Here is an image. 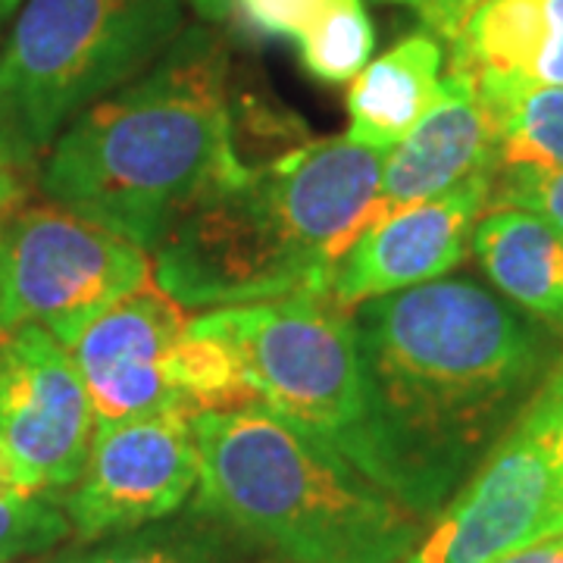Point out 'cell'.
<instances>
[{
    "instance_id": "d6986e66",
    "label": "cell",
    "mask_w": 563,
    "mask_h": 563,
    "mask_svg": "<svg viewBox=\"0 0 563 563\" xmlns=\"http://www.w3.org/2000/svg\"><path fill=\"white\" fill-rule=\"evenodd\" d=\"M166 379L176 407L191 420L203 413H225L257 404V391L229 344L188 322L181 339L169 347Z\"/></svg>"
},
{
    "instance_id": "8992f818",
    "label": "cell",
    "mask_w": 563,
    "mask_h": 563,
    "mask_svg": "<svg viewBox=\"0 0 563 563\" xmlns=\"http://www.w3.org/2000/svg\"><path fill=\"white\" fill-rule=\"evenodd\" d=\"M188 322L239 354L263 407L369 473V404L351 307L329 291H307L203 310Z\"/></svg>"
},
{
    "instance_id": "5bb4252c",
    "label": "cell",
    "mask_w": 563,
    "mask_h": 563,
    "mask_svg": "<svg viewBox=\"0 0 563 563\" xmlns=\"http://www.w3.org/2000/svg\"><path fill=\"white\" fill-rule=\"evenodd\" d=\"M448 69L479 91L504 85L563 88V0H483L448 41Z\"/></svg>"
},
{
    "instance_id": "83f0119b",
    "label": "cell",
    "mask_w": 563,
    "mask_h": 563,
    "mask_svg": "<svg viewBox=\"0 0 563 563\" xmlns=\"http://www.w3.org/2000/svg\"><path fill=\"white\" fill-rule=\"evenodd\" d=\"M191 7H195L198 16L207 22L229 20V0H191Z\"/></svg>"
},
{
    "instance_id": "484cf974",
    "label": "cell",
    "mask_w": 563,
    "mask_h": 563,
    "mask_svg": "<svg viewBox=\"0 0 563 563\" xmlns=\"http://www.w3.org/2000/svg\"><path fill=\"white\" fill-rule=\"evenodd\" d=\"M32 181H38V176L25 169L20 161H13L10 151L0 144V222L25 203Z\"/></svg>"
},
{
    "instance_id": "277c9868",
    "label": "cell",
    "mask_w": 563,
    "mask_h": 563,
    "mask_svg": "<svg viewBox=\"0 0 563 563\" xmlns=\"http://www.w3.org/2000/svg\"><path fill=\"white\" fill-rule=\"evenodd\" d=\"M198 504L282 563H404L426 514L261 401L191 420Z\"/></svg>"
},
{
    "instance_id": "d4e9b609",
    "label": "cell",
    "mask_w": 563,
    "mask_h": 563,
    "mask_svg": "<svg viewBox=\"0 0 563 563\" xmlns=\"http://www.w3.org/2000/svg\"><path fill=\"white\" fill-rule=\"evenodd\" d=\"M476 3L483 0H417V10L426 22V32H432L442 44H448Z\"/></svg>"
},
{
    "instance_id": "d6a6232c",
    "label": "cell",
    "mask_w": 563,
    "mask_h": 563,
    "mask_svg": "<svg viewBox=\"0 0 563 563\" xmlns=\"http://www.w3.org/2000/svg\"><path fill=\"white\" fill-rule=\"evenodd\" d=\"M0 335H3V332H0Z\"/></svg>"
},
{
    "instance_id": "ffe728a7",
    "label": "cell",
    "mask_w": 563,
    "mask_h": 563,
    "mask_svg": "<svg viewBox=\"0 0 563 563\" xmlns=\"http://www.w3.org/2000/svg\"><path fill=\"white\" fill-rule=\"evenodd\" d=\"M298 44L303 69L325 85L351 81L373 57V20L363 0H322L320 13L307 25Z\"/></svg>"
},
{
    "instance_id": "7c38bea8",
    "label": "cell",
    "mask_w": 563,
    "mask_h": 563,
    "mask_svg": "<svg viewBox=\"0 0 563 563\" xmlns=\"http://www.w3.org/2000/svg\"><path fill=\"white\" fill-rule=\"evenodd\" d=\"M185 329V307L151 279L110 303L66 344L98 426L179 410L166 379V357Z\"/></svg>"
},
{
    "instance_id": "f546056e",
    "label": "cell",
    "mask_w": 563,
    "mask_h": 563,
    "mask_svg": "<svg viewBox=\"0 0 563 563\" xmlns=\"http://www.w3.org/2000/svg\"><path fill=\"white\" fill-rule=\"evenodd\" d=\"M554 563H563V542L561 548H558V554H554Z\"/></svg>"
},
{
    "instance_id": "4dcf8cb0",
    "label": "cell",
    "mask_w": 563,
    "mask_h": 563,
    "mask_svg": "<svg viewBox=\"0 0 563 563\" xmlns=\"http://www.w3.org/2000/svg\"><path fill=\"white\" fill-rule=\"evenodd\" d=\"M0 563H20V561H0ZM25 563H51V558H47V561H35V558H32V561H25Z\"/></svg>"
},
{
    "instance_id": "ba28073f",
    "label": "cell",
    "mask_w": 563,
    "mask_h": 563,
    "mask_svg": "<svg viewBox=\"0 0 563 563\" xmlns=\"http://www.w3.org/2000/svg\"><path fill=\"white\" fill-rule=\"evenodd\" d=\"M201 485L191 417L161 410L98 426L91 454L60 507L81 544L135 532L179 514Z\"/></svg>"
},
{
    "instance_id": "7a4b0ae2",
    "label": "cell",
    "mask_w": 563,
    "mask_h": 563,
    "mask_svg": "<svg viewBox=\"0 0 563 563\" xmlns=\"http://www.w3.org/2000/svg\"><path fill=\"white\" fill-rule=\"evenodd\" d=\"M242 166L229 51L213 32L188 29L63 129L41 161L38 188L151 254L191 203Z\"/></svg>"
},
{
    "instance_id": "8fae6325",
    "label": "cell",
    "mask_w": 563,
    "mask_h": 563,
    "mask_svg": "<svg viewBox=\"0 0 563 563\" xmlns=\"http://www.w3.org/2000/svg\"><path fill=\"white\" fill-rule=\"evenodd\" d=\"M488 198L492 176L485 173L439 198L407 203L373 220L335 263L329 295L354 310L373 298L444 279L466 257Z\"/></svg>"
},
{
    "instance_id": "7402d4cb",
    "label": "cell",
    "mask_w": 563,
    "mask_h": 563,
    "mask_svg": "<svg viewBox=\"0 0 563 563\" xmlns=\"http://www.w3.org/2000/svg\"><path fill=\"white\" fill-rule=\"evenodd\" d=\"M488 207H520L563 232V169L554 173H501L492 176Z\"/></svg>"
},
{
    "instance_id": "4fadbf2b",
    "label": "cell",
    "mask_w": 563,
    "mask_h": 563,
    "mask_svg": "<svg viewBox=\"0 0 563 563\" xmlns=\"http://www.w3.org/2000/svg\"><path fill=\"white\" fill-rule=\"evenodd\" d=\"M495 169V129L463 73H444L442 91L407 135L385 151L373 220L429 201Z\"/></svg>"
},
{
    "instance_id": "1f68e13d",
    "label": "cell",
    "mask_w": 563,
    "mask_h": 563,
    "mask_svg": "<svg viewBox=\"0 0 563 563\" xmlns=\"http://www.w3.org/2000/svg\"><path fill=\"white\" fill-rule=\"evenodd\" d=\"M395 3H417V0H395Z\"/></svg>"
},
{
    "instance_id": "3957f363",
    "label": "cell",
    "mask_w": 563,
    "mask_h": 563,
    "mask_svg": "<svg viewBox=\"0 0 563 563\" xmlns=\"http://www.w3.org/2000/svg\"><path fill=\"white\" fill-rule=\"evenodd\" d=\"M383 161L344 135L242 166L154 244V282L185 310L329 291L339 257L373 222Z\"/></svg>"
},
{
    "instance_id": "9a60e30c",
    "label": "cell",
    "mask_w": 563,
    "mask_h": 563,
    "mask_svg": "<svg viewBox=\"0 0 563 563\" xmlns=\"http://www.w3.org/2000/svg\"><path fill=\"white\" fill-rule=\"evenodd\" d=\"M444 60L442 41L413 32L366 63L347 88V139L373 151L395 147L439 98Z\"/></svg>"
},
{
    "instance_id": "30bf717a",
    "label": "cell",
    "mask_w": 563,
    "mask_h": 563,
    "mask_svg": "<svg viewBox=\"0 0 563 563\" xmlns=\"http://www.w3.org/2000/svg\"><path fill=\"white\" fill-rule=\"evenodd\" d=\"M563 536V470L514 426L404 563H495Z\"/></svg>"
},
{
    "instance_id": "4316f807",
    "label": "cell",
    "mask_w": 563,
    "mask_h": 563,
    "mask_svg": "<svg viewBox=\"0 0 563 563\" xmlns=\"http://www.w3.org/2000/svg\"><path fill=\"white\" fill-rule=\"evenodd\" d=\"M563 536L558 539H544L539 544H529L523 551H514V554H507L501 561L495 563H554V554H558V548H561Z\"/></svg>"
},
{
    "instance_id": "f1b7e54d",
    "label": "cell",
    "mask_w": 563,
    "mask_h": 563,
    "mask_svg": "<svg viewBox=\"0 0 563 563\" xmlns=\"http://www.w3.org/2000/svg\"><path fill=\"white\" fill-rule=\"evenodd\" d=\"M22 0H0V20L7 16V13H13L16 7H20Z\"/></svg>"
},
{
    "instance_id": "603a6c76",
    "label": "cell",
    "mask_w": 563,
    "mask_h": 563,
    "mask_svg": "<svg viewBox=\"0 0 563 563\" xmlns=\"http://www.w3.org/2000/svg\"><path fill=\"white\" fill-rule=\"evenodd\" d=\"M517 426L563 470V354L551 363L542 385L523 407Z\"/></svg>"
},
{
    "instance_id": "6da1fadb",
    "label": "cell",
    "mask_w": 563,
    "mask_h": 563,
    "mask_svg": "<svg viewBox=\"0 0 563 563\" xmlns=\"http://www.w3.org/2000/svg\"><path fill=\"white\" fill-rule=\"evenodd\" d=\"M369 473L432 514L473 448L536 395L548 344L520 307L473 279H435L354 307Z\"/></svg>"
},
{
    "instance_id": "ac0fdd59",
    "label": "cell",
    "mask_w": 563,
    "mask_h": 563,
    "mask_svg": "<svg viewBox=\"0 0 563 563\" xmlns=\"http://www.w3.org/2000/svg\"><path fill=\"white\" fill-rule=\"evenodd\" d=\"M235 529H229L220 517L198 504V514L191 520L141 526L135 532L110 536L57 554L51 563H247L244 551L235 548Z\"/></svg>"
},
{
    "instance_id": "2e32d148",
    "label": "cell",
    "mask_w": 563,
    "mask_h": 563,
    "mask_svg": "<svg viewBox=\"0 0 563 563\" xmlns=\"http://www.w3.org/2000/svg\"><path fill=\"white\" fill-rule=\"evenodd\" d=\"M473 254L498 295L532 320L563 329V232L520 207H488Z\"/></svg>"
},
{
    "instance_id": "5b68a950",
    "label": "cell",
    "mask_w": 563,
    "mask_h": 563,
    "mask_svg": "<svg viewBox=\"0 0 563 563\" xmlns=\"http://www.w3.org/2000/svg\"><path fill=\"white\" fill-rule=\"evenodd\" d=\"M179 32V0H25L0 47V144L38 176L63 129Z\"/></svg>"
},
{
    "instance_id": "9c48e42d",
    "label": "cell",
    "mask_w": 563,
    "mask_h": 563,
    "mask_svg": "<svg viewBox=\"0 0 563 563\" xmlns=\"http://www.w3.org/2000/svg\"><path fill=\"white\" fill-rule=\"evenodd\" d=\"M98 432L79 369L41 325L0 335V448L29 485L60 498L81 476Z\"/></svg>"
},
{
    "instance_id": "e0dca14e",
    "label": "cell",
    "mask_w": 563,
    "mask_h": 563,
    "mask_svg": "<svg viewBox=\"0 0 563 563\" xmlns=\"http://www.w3.org/2000/svg\"><path fill=\"white\" fill-rule=\"evenodd\" d=\"M476 95L495 129L492 176L563 169V88L504 85Z\"/></svg>"
},
{
    "instance_id": "44dd1931",
    "label": "cell",
    "mask_w": 563,
    "mask_h": 563,
    "mask_svg": "<svg viewBox=\"0 0 563 563\" xmlns=\"http://www.w3.org/2000/svg\"><path fill=\"white\" fill-rule=\"evenodd\" d=\"M73 536L69 517L57 498L0 501V561H25L57 548Z\"/></svg>"
},
{
    "instance_id": "52a82bcc",
    "label": "cell",
    "mask_w": 563,
    "mask_h": 563,
    "mask_svg": "<svg viewBox=\"0 0 563 563\" xmlns=\"http://www.w3.org/2000/svg\"><path fill=\"white\" fill-rule=\"evenodd\" d=\"M154 279L151 254L57 203L0 222V332L41 325L69 344L122 295Z\"/></svg>"
},
{
    "instance_id": "cb8c5ba5",
    "label": "cell",
    "mask_w": 563,
    "mask_h": 563,
    "mask_svg": "<svg viewBox=\"0 0 563 563\" xmlns=\"http://www.w3.org/2000/svg\"><path fill=\"white\" fill-rule=\"evenodd\" d=\"M322 0H229V16L261 38L298 41L320 13Z\"/></svg>"
}]
</instances>
